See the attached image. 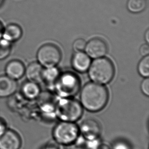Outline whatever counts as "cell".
<instances>
[{"instance_id":"d6986e66","label":"cell","mask_w":149,"mask_h":149,"mask_svg":"<svg viewBox=\"0 0 149 149\" xmlns=\"http://www.w3.org/2000/svg\"><path fill=\"white\" fill-rule=\"evenodd\" d=\"M11 43L2 38L0 39V60L8 57L11 52Z\"/></svg>"},{"instance_id":"7c38bea8","label":"cell","mask_w":149,"mask_h":149,"mask_svg":"<svg viewBox=\"0 0 149 149\" xmlns=\"http://www.w3.org/2000/svg\"><path fill=\"white\" fill-rule=\"evenodd\" d=\"M17 89L16 81L6 76H0V97L10 96L15 93Z\"/></svg>"},{"instance_id":"4316f807","label":"cell","mask_w":149,"mask_h":149,"mask_svg":"<svg viewBox=\"0 0 149 149\" xmlns=\"http://www.w3.org/2000/svg\"><path fill=\"white\" fill-rule=\"evenodd\" d=\"M2 1V0H0V3H1V2Z\"/></svg>"},{"instance_id":"603a6c76","label":"cell","mask_w":149,"mask_h":149,"mask_svg":"<svg viewBox=\"0 0 149 149\" xmlns=\"http://www.w3.org/2000/svg\"><path fill=\"white\" fill-rule=\"evenodd\" d=\"M140 52L143 56H148L149 53V48L148 45H144L141 46L140 49Z\"/></svg>"},{"instance_id":"3957f363","label":"cell","mask_w":149,"mask_h":149,"mask_svg":"<svg viewBox=\"0 0 149 149\" xmlns=\"http://www.w3.org/2000/svg\"><path fill=\"white\" fill-rule=\"evenodd\" d=\"M83 111L81 103L70 98H62L58 101L55 109V113L59 119L69 122H73L80 119Z\"/></svg>"},{"instance_id":"9c48e42d","label":"cell","mask_w":149,"mask_h":149,"mask_svg":"<svg viewBox=\"0 0 149 149\" xmlns=\"http://www.w3.org/2000/svg\"><path fill=\"white\" fill-rule=\"evenodd\" d=\"M38 104L44 115L51 116L55 112L56 102L54 97L49 92H44L39 96Z\"/></svg>"},{"instance_id":"44dd1931","label":"cell","mask_w":149,"mask_h":149,"mask_svg":"<svg viewBox=\"0 0 149 149\" xmlns=\"http://www.w3.org/2000/svg\"><path fill=\"white\" fill-rule=\"evenodd\" d=\"M86 44L87 43L86 42V41L83 39H78L75 41L73 43V47L75 51H76L77 52H82L83 50L85 49Z\"/></svg>"},{"instance_id":"ac0fdd59","label":"cell","mask_w":149,"mask_h":149,"mask_svg":"<svg viewBox=\"0 0 149 149\" xmlns=\"http://www.w3.org/2000/svg\"><path fill=\"white\" fill-rule=\"evenodd\" d=\"M147 5V0H128L127 2V8L129 11L134 13H137L145 10Z\"/></svg>"},{"instance_id":"277c9868","label":"cell","mask_w":149,"mask_h":149,"mask_svg":"<svg viewBox=\"0 0 149 149\" xmlns=\"http://www.w3.org/2000/svg\"><path fill=\"white\" fill-rule=\"evenodd\" d=\"M56 94L62 98H71L76 95L80 88L79 77L73 73L61 74L54 85Z\"/></svg>"},{"instance_id":"9a60e30c","label":"cell","mask_w":149,"mask_h":149,"mask_svg":"<svg viewBox=\"0 0 149 149\" xmlns=\"http://www.w3.org/2000/svg\"><path fill=\"white\" fill-rule=\"evenodd\" d=\"M22 35V29L19 25L11 24L4 29L2 38L9 42H13L18 40Z\"/></svg>"},{"instance_id":"5b68a950","label":"cell","mask_w":149,"mask_h":149,"mask_svg":"<svg viewBox=\"0 0 149 149\" xmlns=\"http://www.w3.org/2000/svg\"><path fill=\"white\" fill-rule=\"evenodd\" d=\"M79 133V128L75 124L63 121L54 128V136L58 143L68 145L76 140Z\"/></svg>"},{"instance_id":"e0dca14e","label":"cell","mask_w":149,"mask_h":149,"mask_svg":"<svg viewBox=\"0 0 149 149\" xmlns=\"http://www.w3.org/2000/svg\"><path fill=\"white\" fill-rule=\"evenodd\" d=\"M58 69L56 67L46 68L43 70V81L49 86H53L60 75Z\"/></svg>"},{"instance_id":"7a4b0ae2","label":"cell","mask_w":149,"mask_h":149,"mask_svg":"<svg viewBox=\"0 0 149 149\" xmlns=\"http://www.w3.org/2000/svg\"><path fill=\"white\" fill-rule=\"evenodd\" d=\"M115 74V68L110 60L105 58H96L89 68L90 78L100 85L111 82Z\"/></svg>"},{"instance_id":"30bf717a","label":"cell","mask_w":149,"mask_h":149,"mask_svg":"<svg viewBox=\"0 0 149 149\" xmlns=\"http://www.w3.org/2000/svg\"><path fill=\"white\" fill-rule=\"evenodd\" d=\"M72 65L75 70L79 72H85L90 66V57L82 52H77L73 56Z\"/></svg>"},{"instance_id":"7402d4cb","label":"cell","mask_w":149,"mask_h":149,"mask_svg":"<svg viewBox=\"0 0 149 149\" xmlns=\"http://www.w3.org/2000/svg\"><path fill=\"white\" fill-rule=\"evenodd\" d=\"M141 90L146 95H149V79L148 78L146 79L142 82L141 85Z\"/></svg>"},{"instance_id":"484cf974","label":"cell","mask_w":149,"mask_h":149,"mask_svg":"<svg viewBox=\"0 0 149 149\" xmlns=\"http://www.w3.org/2000/svg\"><path fill=\"white\" fill-rule=\"evenodd\" d=\"M145 38L146 40L147 41V42L148 43H149V30H148L146 33L145 35Z\"/></svg>"},{"instance_id":"cb8c5ba5","label":"cell","mask_w":149,"mask_h":149,"mask_svg":"<svg viewBox=\"0 0 149 149\" xmlns=\"http://www.w3.org/2000/svg\"><path fill=\"white\" fill-rule=\"evenodd\" d=\"M6 130V124L2 119H0V135H2Z\"/></svg>"},{"instance_id":"52a82bcc","label":"cell","mask_w":149,"mask_h":149,"mask_svg":"<svg viewBox=\"0 0 149 149\" xmlns=\"http://www.w3.org/2000/svg\"><path fill=\"white\" fill-rule=\"evenodd\" d=\"M85 49L89 57L98 58H102L107 54L108 47L104 41L99 38H95L86 44Z\"/></svg>"},{"instance_id":"2e32d148","label":"cell","mask_w":149,"mask_h":149,"mask_svg":"<svg viewBox=\"0 0 149 149\" xmlns=\"http://www.w3.org/2000/svg\"><path fill=\"white\" fill-rule=\"evenodd\" d=\"M22 95L26 99L32 100L38 97L40 89L37 83L29 81L22 85Z\"/></svg>"},{"instance_id":"6da1fadb","label":"cell","mask_w":149,"mask_h":149,"mask_svg":"<svg viewBox=\"0 0 149 149\" xmlns=\"http://www.w3.org/2000/svg\"><path fill=\"white\" fill-rule=\"evenodd\" d=\"M109 93L105 87L95 83L87 84L81 94V105L91 112L102 110L109 100Z\"/></svg>"},{"instance_id":"ffe728a7","label":"cell","mask_w":149,"mask_h":149,"mask_svg":"<svg viewBox=\"0 0 149 149\" xmlns=\"http://www.w3.org/2000/svg\"><path fill=\"white\" fill-rule=\"evenodd\" d=\"M138 70L142 77H148L149 75V56H147L141 60L138 66Z\"/></svg>"},{"instance_id":"8fae6325","label":"cell","mask_w":149,"mask_h":149,"mask_svg":"<svg viewBox=\"0 0 149 149\" xmlns=\"http://www.w3.org/2000/svg\"><path fill=\"white\" fill-rule=\"evenodd\" d=\"M25 67L22 62L12 60L8 63L5 68L6 75L15 81L21 79L25 73Z\"/></svg>"},{"instance_id":"4fadbf2b","label":"cell","mask_w":149,"mask_h":149,"mask_svg":"<svg viewBox=\"0 0 149 149\" xmlns=\"http://www.w3.org/2000/svg\"><path fill=\"white\" fill-rule=\"evenodd\" d=\"M81 131L85 137L88 139L97 137L100 132L99 123L93 119H88L84 121L81 126Z\"/></svg>"},{"instance_id":"5bb4252c","label":"cell","mask_w":149,"mask_h":149,"mask_svg":"<svg viewBox=\"0 0 149 149\" xmlns=\"http://www.w3.org/2000/svg\"><path fill=\"white\" fill-rule=\"evenodd\" d=\"M43 70L42 66L39 63L33 62L27 67L25 73L29 81L38 84L43 81Z\"/></svg>"},{"instance_id":"ba28073f","label":"cell","mask_w":149,"mask_h":149,"mask_svg":"<svg viewBox=\"0 0 149 149\" xmlns=\"http://www.w3.org/2000/svg\"><path fill=\"white\" fill-rule=\"evenodd\" d=\"M21 145L20 136L12 130L6 129L0 135V149H19Z\"/></svg>"},{"instance_id":"d4e9b609","label":"cell","mask_w":149,"mask_h":149,"mask_svg":"<svg viewBox=\"0 0 149 149\" xmlns=\"http://www.w3.org/2000/svg\"><path fill=\"white\" fill-rule=\"evenodd\" d=\"M4 28L3 27V25L2 22L0 21V39L2 38V35H3V33L4 31Z\"/></svg>"},{"instance_id":"8992f818","label":"cell","mask_w":149,"mask_h":149,"mask_svg":"<svg viewBox=\"0 0 149 149\" xmlns=\"http://www.w3.org/2000/svg\"><path fill=\"white\" fill-rule=\"evenodd\" d=\"M39 63L46 68L55 67L61 58V51L52 44L43 45L39 49L37 54Z\"/></svg>"}]
</instances>
